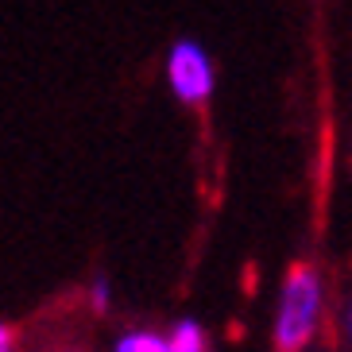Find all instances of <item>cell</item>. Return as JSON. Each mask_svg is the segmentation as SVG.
I'll return each instance as SVG.
<instances>
[{
  "instance_id": "obj_1",
  "label": "cell",
  "mask_w": 352,
  "mask_h": 352,
  "mask_svg": "<svg viewBox=\"0 0 352 352\" xmlns=\"http://www.w3.org/2000/svg\"><path fill=\"white\" fill-rule=\"evenodd\" d=\"M321 321V279L318 271L298 263L287 271L279 294V318H275V349L279 352H302L314 341Z\"/></svg>"
},
{
  "instance_id": "obj_7",
  "label": "cell",
  "mask_w": 352,
  "mask_h": 352,
  "mask_svg": "<svg viewBox=\"0 0 352 352\" xmlns=\"http://www.w3.org/2000/svg\"><path fill=\"white\" fill-rule=\"evenodd\" d=\"M344 321H349V337H352V302H349V318H344Z\"/></svg>"
},
{
  "instance_id": "obj_5",
  "label": "cell",
  "mask_w": 352,
  "mask_h": 352,
  "mask_svg": "<svg viewBox=\"0 0 352 352\" xmlns=\"http://www.w3.org/2000/svg\"><path fill=\"white\" fill-rule=\"evenodd\" d=\"M89 302H94V310H97V314L109 310V283H104V279H97L94 287H89Z\"/></svg>"
},
{
  "instance_id": "obj_2",
  "label": "cell",
  "mask_w": 352,
  "mask_h": 352,
  "mask_svg": "<svg viewBox=\"0 0 352 352\" xmlns=\"http://www.w3.org/2000/svg\"><path fill=\"white\" fill-rule=\"evenodd\" d=\"M166 78H170V89H175L186 104H201L213 94V63H209V54L190 39L170 47Z\"/></svg>"
},
{
  "instance_id": "obj_3",
  "label": "cell",
  "mask_w": 352,
  "mask_h": 352,
  "mask_svg": "<svg viewBox=\"0 0 352 352\" xmlns=\"http://www.w3.org/2000/svg\"><path fill=\"white\" fill-rule=\"evenodd\" d=\"M116 352H170V337L135 329V333H124V337L116 341Z\"/></svg>"
},
{
  "instance_id": "obj_4",
  "label": "cell",
  "mask_w": 352,
  "mask_h": 352,
  "mask_svg": "<svg viewBox=\"0 0 352 352\" xmlns=\"http://www.w3.org/2000/svg\"><path fill=\"white\" fill-rule=\"evenodd\" d=\"M170 352H206V333L197 321H178L170 329Z\"/></svg>"
},
{
  "instance_id": "obj_6",
  "label": "cell",
  "mask_w": 352,
  "mask_h": 352,
  "mask_svg": "<svg viewBox=\"0 0 352 352\" xmlns=\"http://www.w3.org/2000/svg\"><path fill=\"white\" fill-rule=\"evenodd\" d=\"M12 344H16V337H12V325H4V329H0V352H12Z\"/></svg>"
}]
</instances>
